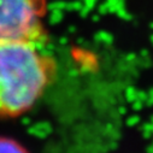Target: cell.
I'll return each mask as SVG.
<instances>
[{
    "mask_svg": "<svg viewBox=\"0 0 153 153\" xmlns=\"http://www.w3.org/2000/svg\"><path fill=\"white\" fill-rule=\"evenodd\" d=\"M56 62L30 42H0V117L29 111L56 77Z\"/></svg>",
    "mask_w": 153,
    "mask_h": 153,
    "instance_id": "1",
    "label": "cell"
},
{
    "mask_svg": "<svg viewBox=\"0 0 153 153\" xmlns=\"http://www.w3.org/2000/svg\"><path fill=\"white\" fill-rule=\"evenodd\" d=\"M41 0H0V42H30L47 39Z\"/></svg>",
    "mask_w": 153,
    "mask_h": 153,
    "instance_id": "2",
    "label": "cell"
},
{
    "mask_svg": "<svg viewBox=\"0 0 153 153\" xmlns=\"http://www.w3.org/2000/svg\"><path fill=\"white\" fill-rule=\"evenodd\" d=\"M0 153H29V152L13 139L0 137Z\"/></svg>",
    "mask_w": 153,
    "mask_h": 153,
    "instance_id": "3",
    "label": "cell"
}]
</instances>
